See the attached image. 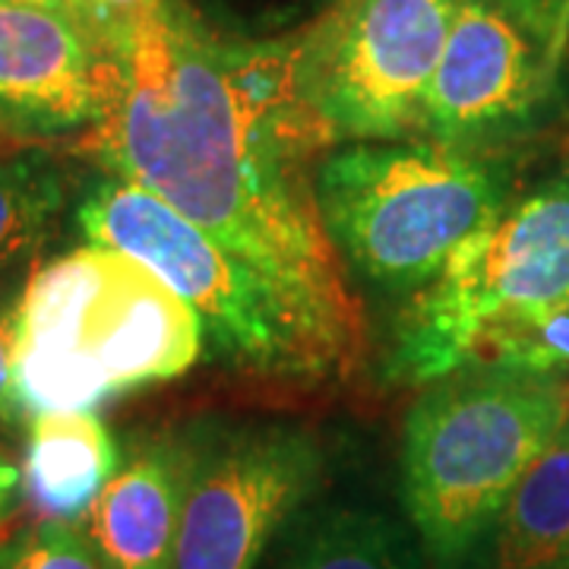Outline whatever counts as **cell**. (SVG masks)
Listing matches in <instances>:
<instances>
[{
    "instance_id": "cell-15",
    "label": "cell",
    "mask_w": 569,
    "mask_h": 569,
    "mask_svg": "<svg viewBox=\"0 0 569 569\" xmlns=\"http://www.w3.org/2000/svg\"><path fill=\"white\" fill-rule=\"evenodd\" d=\"M63 203L61 164L44 149L0 152V276L29 263Z\"/></svg>"
},
{
    "instance_id": "cell-2",
    "label": "cell",
    "mask_w": 569,
    "mask_h": 569,
    "mask_svg": "<svg viewBox=\"0 0 569 569\" xmlns=\"http://www.w3.org/2000/svg\"><path fill=\"white\" fill-rule=\"evenodd\" d=\"M203 358L200 320L133 257L86 244L36 269L17 317L13 380L22 408L92 411Z\"/></svg>"
},
{
    "instance_id": "cell-11",
    "label": "cell",
    "mask_w": 569,
    "mask_h": 569,
    "mask_svg": "<svg viewBox=\"0 0 569 569\" xmlns=\"http://www.w3.org/2000/svg\"><path fill=\"white\" fill-rule=\"evenodd\" d=\"M197 427L133 443L80 522L102 569H174Z\"/></svg>"
},
{
    "instance_id": "cell-6",
    "label": "cell",
    "mask_w": 569,
    "mask_h": 569,
    "mask_svg": "<svg viewBox=\"0 0 569 569\" xmlns=\"http://www.w3.org/2000/svg\"><path fill=\"white\" fill-rule=\"evenodd\" d=\"M569 301V168L507 203L415 291L396 323L389 380L433 383L512 313Z\"/></svg>"
},
{
    "instance_id": "cell-20",
    "label": "cell",
    "mask_w": 569,
    "mask_h": 569,
    "mask_svg": "<svg viewBox=\"0 0 569 569\" xmlns=\"http://www.w3.org/2000/svg\"><path fill=\"white\" fill-rule=\"evenodd\" d=\"M22 500V468L0 449V529Z\"/></svg>"
},
{
    "instance_id": "cell-3",
    "label": "cell",
    "mask_w": 569,
    "mask_h": 569,
    "mask_svg": "<svg viewBox=\"0 0 569 569\" xmlns=\"http://www.w3.org/2000/svg\"><path fill=\"white\" fill-rule=\"evenodd\" d=\"M567 408V373L466 365L427 383L402 430V503L433 567L488 541Z\"/></svg>"
},
{
    "instance_id": "cell-10",
    "label": "cell",
    "mask_w": 569,
    "mask_h": 569,
    "mask_svg": "<svg viewBox=\"0 0 569 569\" xmlns=\"http://www.w3.org/2000/svg\"><path fill=\"white\" fill-rule=\"evenodd\" d=\"M118 96L114 41L54 10L0 0V140L86 137Z\"/></svg>"
},
{
    "instance_id": "cell-16",
    "label": "cell",
    "mask_w": 569,
    "mask_h": 569,
    "mask_svg": "<svg viewBox=\"0 0 569 569\" xmlns=\"http://www.w3.org/2000/svg\"><path fill=\"white\" fill-rule=\"evenodd\" d=\"M466 365L569 373V301L497 320L475 339Z\"/></svg>"
},
{
    "instance_id": "cell-14",
    "label": "cell",
    "mask_w": 569,
    "mask_h": 569,
    "mask_svg": "<svg viewBox=\"0 0 569 569\" xmlns=\"http://www.w3.org/2000/svg\"><path fill=\"white\" fill-rule=\"evenodd\" d=\"M282 569H421L406 531L383 512L336 507L307 516Z\"/></svg>"
},
{
    "instance_id": "cell-1",
    "label": "cell",
    "mask_w": 569,
    "mask_h": 569,
    "mask_svg": "<svg viewBox=\"0 0 569 569\" xmlns=\"http://www.w3.org/2000/svg\"><path fill=\"white\" fill-rule=\"evenodd\" d=\"M121 96L82 137L305 313L351 370L365 317L317 209L332 149L295 77V39H238L187 0H146L118 36Z\"/></svg>"
},
{
    "instance_id": "cell-5",
    "label": "cell",
    "mask_w": 569,
    "mask_h": 569,
    "mask_svg": "<svg viewBox=\"0 0 569 569\" xmlns=\"http://www.w3.org/2000/svg\"><path fill=\"white\" fill-rule=\"evenodd\" d=\"M77 222L89 244L133 257L197 313L209 361L269 380L348 373L346 361L276 284L156 193L104 178L82 197Z\"/></svg>"
},
{
    "instance_id": "cell-13",
    "label": "cell",
    "mask_w": 569,
    "mask_h": 569,
    "mask_svg": "<svg viewBox=\"0 0 569 569\" xmlns=\"http://www.w3.org/2000/svg\"><path fill=\"white\" fill-rule=\"evenodd\" d=\"M497 569H569V408L493 529Z\"/></svg>"
},
{
    "instance_id": "cell-21",
    "label": "cell",
    "mask_w": 569,
    "mask_h": 569,
    "mask_svg": "<svg viewBox=\"0 0 569 569\" xmlns=\"http://www.w3.org/2000/svg\"><path fill=\"white\" fill-rule=\"evenodd\" d=\"M526 13L541 20L548 29H553L560 39L569 41V0H516Z\"/></svg>"
},
{
    "instance_id": "cell-17",
    "label": "cell",
    "mask_w": 569,
    "mask_h": 569,
    "mask_svg": "<svg viewBox=\"0 0 569 569\" xmlns=\"http://www.w3.org/2000/svg\"><path fill=\"white\" fill-rule=\"evenodd\" d=\"M0 569H102L80 526L36 519L0 541Z\"/></svg>"
},
{
    "instance_id": "cell-7",
    "label": "cell",
    "mask_w": 569,
    "mask_h": 569,
    "mask_svg": "<svg viewBox=\"0 0 569 569\" xmlns=\"http://www.w3.org/2000/svg\"><path fill=\"white\" fill-rule=\"evenodd\" d=\"M459 0H329L295 36V77L329 140L421 137L425 99Z\"/></svg>"
},
{
    "instance_id": "cell-8",
    "label": "cell",
    "mask_w": 569,
    "mask_h": 569,
    "mask_svg": "<svg viewBox=\"0 0 569 569\" xmlns=\"http://www.w3.org/2000/svg\"><path fill=\"white\" fill-rule=\"evenodd\" d=\"M567 48L516 0H459L427 89L421 137L471 156L529 137L557 104Z\"/></svg>"
},
{
    "instance_id": "cell-19",
    "label": "cell",
    "mask_w": 569,
    "mask_h": 569,
    "mask_svg": "<svg viewBox=\"0 0 569 569\" xmlns=\"http://www.w3.org/2000/svg\"><path fill=\"white\" fill-rule=\"evenodd\" d=\"M17 3H29V7H41V10H54L61 17L82 22L89 29H96L99 36L111 39L118 44L123 22L111 13L108 0H17Z\"/></svg>"
},
{
    "instance_id": "cell-4",
    "label": "cell",
    "mask_w": 569,
    "mask_h": 569,
    "mask_svg": "<svg viewBox=\"0 0 569 569\" xmlns=\"http://www.w3.org/2000/svg\"><path fill=\"white\" fill-rule=\"evenodd\" d=\"M313 187L339 260L387 291H421L507 206L493 156L425 137L346 142L317 164Z\"/></svg>"
},
{
    "instance_id": "cell-12",
    "label": "cell",
    "mask_w": 569,
    "mask_h": 569,
    "mask_svg": "<svg viewBox=\"0 0 569 569\" xmlns=\"http://www.w3.org/2000/svg\"><path fill=\"white\" fill-rule=\"evenodd\" d=\"M118 466V443L96 411L36 415L26 433L22 500L39 519L80 526Z\"/></svg>"
},
{
    "instance_id": "cell-9",
    "label": "cell",
    "mask_w": 569,
    "mask_h": 569,
    "mask_svg": "<svg viewBox=\"0 0 569 569\" xmlns=\"http://www.w3.org/2000/svg\"><path fill=\"white\" fill-rule=\"evenodd\" d=\"M320 478L323 449L305 425L197 427L174 569H257Z\"/></svg>"
},
{
    "instance_id": "cell-18",
    "label": "cell",
    "mask_w": 569,
    "mask_h": 569,
    "mask_svg": "<svg viewBox=\"0 0 569 569\" xmlns=\"http://www.w3.org/2000/svg\"><path fill=\"white\" fill-rule=\"evenodd\" d=\"M26 266L0 276V437H26L32 415L22 408L13 380V348H17V317L26 291Z\"/></svg>"
}]
</instances>
